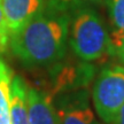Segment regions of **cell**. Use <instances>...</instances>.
Here are the masks:
<instances>
[{
	"label": "cell",
	"mask_w": 124,
	"mask_h": 124,
	"mask_svg": "<svg viewBox=\"0 0 124 124\" xmlns=\"http://www.w3.org/2000/svg\"><path fill=\"white\" fill-rule=\"evenodd\" d=\"M69 10L48 0L45 9L10 36L13 54L28 67H45L60 61L67 51Z\"/></svg>",
	"instance_id": "cell-1"
},
{
	"label": "cell",
	"mask_w": 124,
	"mask_h": 124,
	"mask_svg": "<svg viewBox=\"0 0 124 124\" xmlns=\"http://www.w3.org/2000/svg\"><path fill=\"white\" fill-rule=\"evenodd\" d=\"M69 28L71 49L79 59L92 62L114 53L111 38L105 23L90 6L72 10Z\"/></svg>",
	"instance_id": "cell-2"
},
{
	"label": "cell",
	"mask_w": 124,
	"mask_h": 124,
	"mask_svg": "<svg viewBox=\"0 0 124 124\" xmlns=\"http://www.w3.org/2000/svg\"><path fill=\"white\" fill-rule=\"evenodd\" d=\"M92 101L99 118L106 124L114 123L124 106V67L102 69L93 85Z\"/></svg>",
	"instance_id": "cell-3"
},
{
	"label": "cell",
	"mask_w": 124,
	"mask_h": 124,
	"mask_svg": "<svg viewBox=\"0 0 124 124\" xmlns=\"http://www.w3.org/2000/svg\"><path fill=\"white\" fill-rule=\"evenodd\" d=\"M56 110L60 124H100L90 107L89 98L84 91L66 95L59 101Z\"/></svg>",
	"instance_id": "cell-4"
},
{
	"label": "cell",
	"mask_w": 124,
	"mask_h": 124,
	"mask_svg": "<svg viewBox=\"0 0 124 124\" xmlns=\"http://www.w3.org/2000/svg\"><path fill=\"white\" fill-rule=\"evenodd\" d=\"M48 0H1L10 36L45 9Z\"/></svg>",
	"instance_id": "cell-5"
},
{
	"label": "cell",
	"mask_w": 124,
	"mask_h": 124,
	"mask_svg": "<svg viewBox=\"0 0 124 124\" xmlns=\"http://www.w3.org/2000/svg\"><path fill=\"white\" fill-rule=\"evenodd\" d=\"M28 113L29 124H60L51 95L35 87H28Z\"/></svg>",
	"instance_id": "cell-6"
},
{
	"label": "cell",
	"mask_w": 124,
	"mask_h": 124,
	"mask_svg": "<svg viewBox=\"0 0 124 124\" xmlns=\"http://www.w3.org/2000/svg\"><path fill=\"white\" fill-rule=\"evenodd\" d=\"M10 124H29L28 85L20 76L13 77V80H12Z\"/></svg>",
	"instance_id": "cell-7"
},
{
	"label": "cell",
	"mask_w": 124,
	"mask_h": 124,
	"mask_svg": "<svg viewBox=\"0 0 124 124\" xmlns=\"http://www.w3.org/2000/svg\"><path fill=\"white\" fill-rule=\"evenodd\" d=\"M13 72L0 59V124H10V90Z\"/></svg>",
	"instance_id": "cell-8"
},
{
	"label": "cell",
	"mask_w": 124,
	"mask_h": 124,
	"mask_svg": "<svg viewBox=\"0 0 124 124\" xmlns=\"http://www.w3.org/2000/svg\"><path fill=\"white\" fill-rule=\"evenodd\" d=\"M111 23H113V33H111V44L115 48L122 40H124V0H105Z\"/></svg>",
	"instance_id": "cell-9"
},
{
	"label": "cell",
	"mask_w": 124,
	"mask_h": 124,
	"mask_svg": "<svg viewBox=\"0 0 124 124\" xmlns=\"http://www.w3.org/2000/svg\"><path fill=\"white\" fill-rule=\"evenodd\" d=\"M51 1L67 10H75L85 6L91 7L92 5H100L105 0H51Z\"/></svg>",
	"instance_id": "cell-10"
},
{
	"label": "cell",
	"mask_w": 124,
	"mask_h": 124,
	"mask_svg": "<svg viewBox=\"0 0 124 124\" xmlns=\"http://www.w3.org/2000/svg\"><path fill=\"white\" fill-rule=\"evenodd\" d=\"M10 41V32L6 22V17L4 14L1 0H0V53H4L9 46Z\"/></svg>",
	"instance_id": "cell-11"
},
{
	"label": "cell",
	"mask_w": 124,
	"mask_h": 124,
	"mask_svg": "<svg viewBox=\"0 0 124 124\" xmlns=\"http://www.w3.org/2000/svg\"><path fill=\"white\" fill-rule=\"evenodd\" d=\"M114 53H116L118 55V58L122 60V62L124 63V40H122L120 44L114 48Z\"/></svg>",
	"instance_id": "cell-12"
},
{
	"label": "cell",
	"mask_w": 124,
	"mask_h": 124,
	"mask_svg": "<svg viewBox=\"0 0 124 124\" xmlns=\"http://www.w3.org/2000/svg\"><path fill=\"white\" fill-rule=\"evenodd\" d=\"M113 124H124V106L121 108L120 113H118V115H117L116 120L114 121Z\"/></svg>",
	"instance_id": "cell-13"
}]
</instances>
